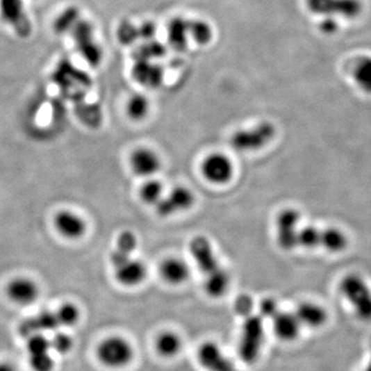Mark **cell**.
Here are the masks:
<instances>
[{
	"instance_id": "6da1fadb",
	"label": "cell",
	"mask_w": 371,
	"mask_h": 371,
	"mask_svg": "<svg viewBox=\"0 0 371 371\" xmlns=\"http://www.w3.org/2000/svg\"><path fill=\"white\" fill-rule=\"evenodd\" d=\"M341 296L362 321H371V288L359 274H347L340 283Z\"/></svg>"
},
{
	"instance_id": "7a4b0ae2",
	"label": "cell",
	"mask_w": 371,
	"mask_h": 371,
	"mask_svg": "<svg viewBox=\"0 0 371 371\" xmlns=\"http://www.w3.org/2000/svg\"><path fill=\"white\" fill-rule=\"evenodd\" d=\"M276 134L274 124L261 122L253 127L234 132L230 138V146L238 152H255L270 144L276 138Z\"/></svg>"
},
{
	"instance_id": "3957f363",
	"label": "cell",
	"mask_w": 371,
	"mask_h": 371,
	"mask_svg": "<svg viewBox=\"0 0 371 371\" xmlns=\"http://www.w3.org/2000/svg\"><path fill=\"white\" fill-rule=\"evenodd\" d=\"M263 320L260 315H249L245 318L238 343V354L247 363H254L261 353L264 343Z\"/></svg>"
},
{
	"instance_id": "277c9868",
	"label": "cell",
	"mask_w": 371,
	"mask_h": 371,
	"mask_svg": "<svg viewBox=\"0 0 371 371\" xmlns=\"http://www.w3.org/2000/svg\"><path fill=\"white\" fill-rule=\"evenodd\" d=\"M306 6L313 14L347 20L357 18L363 10L360 0H306Z\"/></svg>"
},
{
	"instance_id": "5b68a950",
	"label": "cell",
	"mask_w": 371,
	"mask_h": 371,
	"mask_svg": "<svg viewBox=\"0 0 371 371\" xmlns=\"http://www.w3.org/2000/svg\"><path fill=\"white\" fill-rule=\"evenodd\" d=\"M97 355L100 361L108 368H124L133 359V347L129 341L113 336L100 343Z\"/></svg>"
},
{
	"instance_id": "8992f818",
	"label": "cell",
	"mask_w": 371,
	"mask_h": 371,
	"mask_svg": "<svg viewBox=\"0 0 371 371\" xmlns=\"http://www.w3.org/2000/svg\"><path fill=\"white\" fill-rule=\"evenodd\" d=\"M202 176L215 185H224L229 183L233 178L234 165L232 160L223 153H212L206 156L201 162Z\"/></svg>"
},
{
	"instance_id": "52a82bcc",
	"label": "cell",
	"mask_w": 371,
	"mask_h": 371,
	"mask_svg": "<svg viewBox=\"0 0 371 371\" xmlns=\"http://www.w3.org/2000/svg\"><path fill=\"white\" fill-rule=\"evenodd\" d=\"M0 18L20 38L31 35L32 25L25 10L24 0H0Z\"/></svg>"
},
{
	"instance_id": "ba28073f",
	"label": "cell",
	"mask_w": 371,
	"mask_h": 371,
	"mask_svg": "<svg viewBox=\"0 0 371 371\" xmlns=\"http://www.w3.org/2000/svg\"><path fill=\"white\" fill-rule=\"evenodd\" d=\"M194 204L195 195L193 191L185 186H176L167 194H164L155 208L160 217H167L190 210Z\"/></svg>"
},
{
	"instance_id": "9c48e42d",
	"label": "cell",
	"mask_w": 371,
	"mask_h": 371,
	"mask_svg": "<svg viewBox=\"0 0 371 371\" xmlns=\"http://www.w3.org/2000/svg\"><path fill=\"white\" fill-rule=\"evenodd\" d=\"M190 254L204 276L221 267L214 247L206 236H196L190 242Z\"/></svg>"
},
{
	"instance_id": "30bf717a",
	"label": "cell",
	"mask_w": 371,
	"mask_h": 371,
	"mask_svg": "<svg viewBox=\"0 0 371 371\" xmlns=\"http://www.w3.org/2000/svg\"><path fill=\"white\" fill-rule=\"evenodd\" d=\"M56 231L67 240L83 238L87 232V222L84 217L70 210L59 211L53 219Z\"/></svg>"
},
{
	"instance_id": "8fae6325",
	"label": "cell",
	"mask_w": 371,
	"mask_h": 371,
	"mask_svg": "<svg viewBox=\"0 0 371 371\" xmlns=\"http://www.w3.org/2000/svg\"><path fill=\"white\" fill-rule=\"evenodd\" d=\"M129 166L135 176L150 179L161 170L162 162L152 149L138 148L130 155Z\"/></svg>"
},
{
	"instance_id": "7c38bea8",
	"label": "cell",
	"mask_w": 371,
	"mask_h": 371,
	"mask_svg": "<svg viewBox=\"0 0 371 371\" xmlns=\"http://www.w3.org/2000/svg\"><path fill=\"white\" fill-rule=\"evenodd\" d=\"M198 361L202 368L208 371H238L232 361H230L221 347L213 341L202 343L198 349Z\"/></svg>"
},
{
	"instance_id": "4fadbf2b",
	"label": "cell",
	"mask_w": 371,
	"mask_h": 371,
	"mask_svg": "<svg viewBox=\"0 0 371 371\" xmlns=\"http://www.w3.org/2000/svg\"><path fill=\"white\" fill-rule=\"evenodd\" d=\"M113 267L117 281L125 287H135L140 285L145 281L148 274L144 262L133 257L128 258L125 261Z\"/></svg>"
},
{
	"instance_id": "5bb4252c",
	"label": "cell",
	"mask_w": 371,
	"mask_h": 371,
	"mask_svg": "<svg viewBox=\"0 0 371 371\" xmlns=\"http://www.w3.org/2000/svg\"><path fill=\"white\" fill-rule=\"evenodd\" d=\"M8 297L19 306H29L38 299L40 290L35 281L25 277L15 278L6 287Z\"/></svg>"
},
{
	"instance_id": "9a60e30c",
	"label": "cell",
	"mask_w": 371,
	"mask_h": 371,
	"mask_svg": "<svg viewBox=\"0 0 371 371\" xmlns=\"http://www.w3.org/2000/svg\"><path fill=\"white\" fill-rule=\"evenodd\" d=\"M160 276L170 285L179 286L186 283L191 276V270L185 260L170 257L160 265Z\"/></svg>"
},
{
	"instance_id": "2e32d148",
	"label": "cell",
	"mask_w": 371,
	"mask_h": 371,
	"mask_svg": "<svg viewBox=\"0 0 371 371\" xmlns=\"http://www.w3.org/2000/svg\"><path fill=\"white\" fill-rule=\"evenodd\" d=\"M134 80L147 88H158L163 82V69L151 61L138 60L132 67Z\"/></svg>"
},
{
	"instance_id": "e0dca14e",
	"label": "cell",
	"mask_w": 371,
	"mask_h": 371,
	"mask_svg": "<svg viewBox=\"0 0 371 371\" xmlns=\"http://www.w3.org/2000/svg\"><path fill=\"white\" fill-rule=\"evenodd\" d=\"M294 313L297 317L300 325L306 327L317 329L323 327L327 323V311L323 306L315 302H302L297 306Z\"/></svg>"
},
{
	"instance_id": "ac0fdd59",
	"label": "cell",
	"mask_w": 371,
	"mask_h": 371,
	"mask_svg": "<svg viewBox=\"0 0 371 371\" xmlns=\"http://www.w3.org/2000/svg\"><path fill=\"white\" fill-rule=\"evenodd\" d=\"M272 320L274 331L279 340L293 341L299 336L302 325L295 313L279 311Z\"/></svg>"
},
{
	"instance_id": "d6986e66",
	"label": "cell",
	"mask_w": 371,
	"mask_h": 371,
	"mask_svg": "<svg viewBox=\"0 0 371 371\" xmlns=\"http://www.w3.org/2000/svg\"><path fill=\"white\" fill-rule=\"evenodd\" d=\"M231 283L229 272L225 268H217L204 276V289L211 298H221L227 293Z\"/></svg>"
},
{
	"instance_id": "ffe728a7",
	"label": "cell",
	"mask_w": 371,
	"mask_h": 371,
	"mask_svg": "<svg viewBox=\"0 0 371 371\" xmlns=\"http://www.w3.org/2000/svg\"><path fill=\"white\" fill-rule=\"evenodd\" d=\"M155 347L161 357L174 358L182 349V340L176 332L163 331L156 338Z\"/></svg>"
},
{
	"instance_id": "44dd1931",
	"label": "cell",
	"mask_w": 371,
	"mask_h": 371,
	"mask_svg": "<svg viewBox=\"0 0 371 371\" xmlns=\"http://www.w3.org/2000/svg\"><path fill=\"white\" fill-rule=\"evenodd\" d=\"M189 36V21L176 18L168 25V42L176 51L184 50Z\"/></svg>"
},
{
	"instance_id": "7402d4cb",
	"label": "cell",
	"mask_w": 371,
	"mask_h": 371,
	"mask_svg": "<svg viewBox=\"0 0 371 371\" xmlns=\"http://www.w3.org/2000/svg\"><path fill=\"white\" fill-rule=\"evenodd\" d=\"M320 247L330 253H340L347 247V238L341 230L336 227L321 229V242Z\"/></svg>"
},
{
	"instance_id": "603a6c76",
	"label": "cell",
	"mask_w": 371,
	"mask_h": 371,
	"mask_svg": "<svg viewBox=\"0 0 371 371\" xmlns=\"http://www.w3.org/2000/svg\"><path fill=\"white\" fill-rule=\"evenodd\" d=\"M353 78L362 92L371 94V57H360L353 67Z\"/></svg>"
},
{
	"instance_id": "cb8c5ba5",
	"label": "cell",
	"mask_w": 371,
	"mask_h": 371,
	"mask_svg": "<svg viewBox=\"0 0 371 371\" xmlns=\"http://www.w3.org/2000/svg\"><path fill=\"white\" fill-rule=\"evenodd\" d=\"M81 20V13L76 6H67L55 19L53 28L59 35L70 33L76 23Z\"/></svg>"
},
{
	"instance_id": "d4e9b609",
	"label": "cell",
	"mask_w": 371,
	"mask_h": 371,
	"mask_svg": "<svg viewBox=\"0 0 371 371\" xmlns=\"http://www.w3.org/2000/svg\"><path fill=\"white\" fill-rule=\"evenodd\" d=\"M164 196V187L160 181L150 178L140 188V198L144 204L156 206Z\"/></svg>"
},
{
	"instance_id": "484cf974",
	"label": "cell",
	"mask_w": 371,
	"mask_h": 371,
	"mask_svg": "<svg viewBox=\"0 0 371 371\" xmlns=\"http://www.w3.org/2000/svg\"><path fill=\"white\" fill-rule=\"evenodd\" d=\"M126 112L133 121L144 120L150 112V101L142 94H134L128 100Z\"/></svg>"
},
{
	"instance_id": "4316f807",
	"label": "cell",
	"mask_w": 371,
	"mask_h": 371,
	"mask_svg": "<svg viewBox=\"0 0 371 371\" xmlns=\"http://www.w3.org/2000/svg\"><path fill=\"white\" fill-rule=\"evenodd\" d=\"M76 48L82 58L92 67H97L101 63L104 53H102L101 47L95 42L94 38L78 44Z\"/></svg>"
},
{
	"instance_id": "83f0119b",
	"label": "cell",
	"mask_w": 371,
	"mask_h": 371,
	"mask_svg": "<svg viewBox=\"0 0 371 371\" xmlns=\"http://www.w3.org/2000/svg\"><path fill=\"white\" fill-rule=\"evenodd\" d=\"M302 215L299 211L293 208H283L279 213L276 219L277 231L286 230V231H294L298 230Z\"/></svg>"
},
{
	"instance_id": "f1b7e54d",
	"label": "cell",
	"mask_w": 371,
	"mask_h": 371,
	"mask_svg": "<svg viewBox=\"0 0 371 371\" xmlns=\"http://www.w3.org/2000/svg\"><path fill=\"white\" fill-rule=\"evenodd\" d=\"M164 53H165V48H164L163 44L152 40H149V42H145L144 44L138 47L135 52H134L133 56L136 61H151L152 59L163 56Z\"/></svg>"
},
{
	"instance_id": "f546056e",
	"label": "cell",
	"mask_w": 371,
	"mask_h": 371,
	"mask_svg": "<svg viewBox=\"0 0 371 371\" xmlns=\"http://www.w3.org/2000/svg\"><path fill=\"white\" fill-rule=\"evenodd\" d=\"M321 229L315 226H306L298 230V247L313 249L320 247Z\"/></svg>"
},
{
	"instance_id": "4dcf8cb0",
	"label": "cell",
	"mask_w": 371,
	"mask_h": 371,
	"mask_svg": "<svg viewBox=\"0 0 371 371\" xmlns=\"http://www.w3.org/2000/svg\"><path fill=\"white\" fill-rule=\"evenodd\" d=\"M189 36L198 44H206L213 38V31L204 21H189Z\"/></svg>"
},
{
	"instance_id": "1f68e13d",
	"label": "cell",
	"mask_w": 371,
	"mask_h": 371,
	"mask_svg": "<svg viewBox=\"0 0 371 371\" xmlns=\"http://www.w3.org/2000/svg\"><path fill=\"white\" fill-rule=\"evenodd\" d=\"M117 38L124 46H129L140 38L138 27L129 21H124L117 29Z\"/></svg>"
},
{
	"instance_id": "d6a6232c",
	"label": "cell",
	"mask_w": 371,
	"mask_h": 371,
	"mask_svg": "<svg viewBox=\"0 0 371 371\" xmlns=\"http://www.w3.org/2000/svg\"><path fill=\"white\" fill-rule=\"evenodd\" d=\"M57 319L60 326H72L79 320V309L74 304H65L56 311Z\"/></svg>"
},
{
	"instance_id": "836d02e7",
	"label": "cell",
	"mask_w": 371,
	"mask_h": 371,
	"mask_svg": "<svg viewBox=\"0 0 371 371\" xmlns=\"http://www.w3.org/2000/svg\"><path fill=\"white\" fill-rule=\"evenodd\" d=\"M136 247H138V238L133 232L126 230L119 236L116 245V249L119 251L132 255L135 251Z\"/></svg>"
},
{
	"instance_id": "e575fe53",
	"label": "cell",
	"mask_w": 371,
	"mask_h": 371,
	"mask_svg": "<svg viewBox=\"0 0 371 371\" xmlns=\"http://www.w3.org/2000/svg\"><path fill=\"white\" fill-rule=\"evenodd\" d=\"M27 349H28L29 355L48 353L49 349H51L50 340H47L42 334H34V336H29Z\"/></svg>"
},
{
	"instance_id": "d590c367",
	"label": "cell",
	"mask_w": 371,
	"mask_h": 371,
	"mask_svg": "<svg viewBox=\"0 0 371 371\" xmlns=\"http://www.w3.org/2000/svg\"><path fill=\"white\" fill-rule=\"evenodd\" d=\"M36 324L38 329L42 331H53L59 327L58 319H57L56 313L51 311H44L40 313L38 318H35Z\"/></svg>"
},
{
	"instance_id": "8d00e7d4",
	"label": "cell",
	"mask_w": 371,
	"mask_h": 371,
	"mask_svg": "<svg viewBox=\"0 0 371 371\" xmlns=\"http://www.w3.org/2000/svg\"><path fill=\"white\" fill-rule=\"evenodd\" d=\"M31 365L34 371H51L54 366V361L49 352L35 354V355H31Z\"/></svg>"
},
{
	"instance_id": "74e56055",
	"label": "cell",
	"mask_w": 371,
	"mask_h": 371,
	"mask_svg": "<svg viewBox=\"0 0 371 371\" xmlns=\"http://www.w3.org/2000/svg\"><path fill=\"white\" fill-rule=\"evenodd\" d=\"M259 311L260 317L272 320L279 311L278 302L274 298H264L260 302Z\"/></svg>"
},
{
	"instance_id": "f35d334b",
	"label": "cell",
	"mask_w": 371,
	"mask_h": 371,
	"mask_svg": "<svg viewBox=\"0 0 371 371\" xmlns=\"http://www.w3.org/2000/svg\"><path fill=\"white\" fill-rule=\"evenodd\" d=\"M51 347L54 349L57 353L65 354L72 349V341L69 336L65 333H58L50 340Z\"/></svg>"
},
{
	"instance_id": "ab89813d",
	"label": "cell",
	"mask_w": 371,
	"mask_h": 371,
	"mask_svg": "<svg viewBox=\"0 0 371 371\" xmlns=\"http://www.w3.org/2000/svg\"><path fill=\"white\" fill-rule=\"evenodd\" d=\"M236 311L238 315L246 318L247 315H251L252 309H253V300L249 295H240L236 298Z\"/></svg>"
},
{
	"instance_id": "60d3db41",
	"label": "cell",
	"mask_w": 371,
	"mask_h": 371,
	"mask_svg": "<svg viewBox=\"0 0 371 371\" xmlns=\"http://www.w3.org/2000/svg\"><path fill=\"white\" fill-rule=\"evenodd\" d=\"M138 38H142L145 42H149L154 38L156 31H157V27L154 23L152 22H144L140 26L138 27Z\"/></svg>"
},
{
	"instance_id": "b9f144b4",
	"label": "cell",
	"mask_w": 371,
	"mask_h": 371,
	"mask_svg": "<svg viewBox=\"0 0 371 371\" xmlns=\"http://www.w3.org/2000/svg\"><path fill=\"white\" fill-rule=\"evenodd\" d=\"M320 29L325 34L336 33L338 29V24L336 19L331 18V17H325V19L320 23Z\"/></svg>"
},
{
	"instance_id": "7bdbcfd3",
	"label": "cell",
	"mask_w": 371,
	"mask_h": 371,
	"mask_svg": "<svg viewBox=\"0 0 371 371\" xmlns=\"http://www.w3.org/2000/svg\"><path fill=\"white\" fill-rule=\"evenodd\" d=\"M0 371H16L10 364L0 363Z\"/></svg>"
},
{
	"instance_id": "ee69618b",
	"label": "cell",
	"mask_w": 371,
	"mask_h": 371,
	"mask_svg": "<svg viewBox=\"0 0 371 371\" xmlns=\"http://www.w3.org/2000/svg\"><path fill=\"white\" fill-rule=\"evenodd\" d=\"M364 371H371V364H370V366H368V368H366V370H364Z\"/></svg>"
},
{
	"instance_id": "f6af8a7d",
	"label": "cell",
	"mask_w": 371,
	"mask_h": 371,
	"mask_svg": "<svg viewBox=\"0 0 371 371\" xmlns=\"http://www.w3.org/2000/svg\"><path fill=\"white\" fill-rule=\"evenodd\" d=\"M238 371H240V370H238Z\"/></svg>"
}]
</instances>
